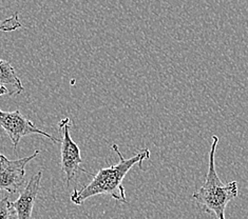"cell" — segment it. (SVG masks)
Returning <instances> with one entry per match:
<instances>
[{
	"label": "cell",
	"mask_w": 248,
	"mask_h": 219,
	"mask_svg": "<svg viewBox=\"0 0 248 219\" xmlns=\"http://www.w3.org/2000/svg\"><path fill=\"white\" fill-rule=\"evenodd\" d=\"M22 27L21 22L19 21L18 13H14L9 18L4 19L1 23H0V32H13L16 31L17 29H20Z\"/></svg>",
	"instance_id": "cell-9"
},
{
	"label": "cell",
	"mask_w": 248,
	"mask_h": 219,
	"mask_svg": "<svg viewBox=\"0 0 248 219\" xmlns=\"http://www.w3.org/2000/svg\"><path fill=\"white\" fill-rule=\"evenodd\" d=\"M5 94H9V90L5 87H0V96L5 95Z\"/></svg>",
	"instance_id": "cell-10"
},
{
	"label": "cell",
	"mask_w": 248,
	"mask_h": 219,
	"mask_svg": "<svg viewBox=\"0 0 248 219\" xmlns=\"http://www.w3.org/2000/svg\"><path fill=\"white\" fill-rule=\"evenodd\" d=\"M72 127V122L69 117L62 118L58 122V132H60L61 139V167L62 171L64 174V179H66L67 186H70L78 172H85V173H90L85 169L81 168V164L84 162L80 154V150L78 146L76 145L75 141L72 139L70 135V129Z\"/></svg>",
	"instance_id": "cell-3"
},
{
	"label": "cell",
	"mask_w": 248,
	"mask_h": 219,
	"mask_svg": "<svg viewBox=\"0 0 248 219\" xmlns=\"http://www.w3.org/2000/svg\"><path fill=\"white\" fill-rule=\"evenodd\" d=\"M0 128H2L5 133L8 134L11 143L13 145L14 151L17 150V146H18L22 137L32 134L45 136L54 144L61 143V140L55 138L54 136L38 129L33 121L23 116L19 110H16L14 112H5L0 110Z\"/></svg>",
	"instance_id": "cell-4"
},
{
	"label": "cell",
	"mask_w": 248,
	"mask_h": 219,
	"mask_svg": "<svg viewBox=\"0 0 248 219\" xmlns=\"http://www.w3.org/2000/svg\"><path fill=\"white\" fill-rule=\"evenodd\" d=\"M41 178L43 171L39 170L22 189L19 197L12 203L16 213V219H32L34 204L40 190Z\"/></svg>",
	"instance_id": "cell-6"
},
{
	"label": "cell",
	"mask_w": 248,
	"mask_h": 219,
	"mask_svg": "<svg viewBox=\"0 0 248 219\" xmlns=\"http://www.w3.org/2000/svg\"><path fill=\"white\" fill-rule=\"evenodd\" d=\"M39 153V150H36L32 155L16 161H9L0 154V191L8 194L21 192L26 182V165L36 158Z\"/></svg>",
	"instance_id": "cell-5"
},
{
	"label": "cell",
	"mask_w": 248,
	"mask_h": 219,
	"mask_svg": "<svg viewBox=\"0 0 248 219\" xmlns=\"http://www.w3.org/2000/svg\"><path fill=\"white\" fill-rule=\"evenodd\" d=\"M0 219H16V213L9 196L0 200Z\"/></svg>",
	"instance_id": "cell-8"
},
{
	"label": "cell",
	"mask_w": 248,
	"mask_h": 219,
	"mask_svg": "<svg viewBox=\"0 0 248 219\" xmlns=\"http://www.w3.org/2000/svg\"><path fill=\"white\" fill-rule=\"evenodd\" d=\"M218 144V137L212 135L209 151L208 171L205 181L200 190L194 192L192 198L197 201L200 209L217 219H226L225 211L230 201L238 197V182L224 183L218 177L216 169L215 155Z\"/></svg>",
	"instance_id": "cell-2"
},
{
	"label": "cell",
	"mask_w": 248,
	"mask_h": 219,
	"mask_svg": "<svg viewBox=\"0 0 248 219\" xmlns=\"http://www.w3.org/2000/svg\"><path fill=\"white\" fill-rule=\"evenodd\" d=\"M0 87H5L9 91V95H16L25 91L19 77L12 64L3 59H0Z\"/></svg>",
	"instance_id": "cell-7"
},
{
	"label": "cell",
	"mask_w": 248,
	"mask_h": 219,
	"mask_svg": "<svg viewBox=\"0 0 248 219\" xmlns=\"http://www.w3.org/2000/svg\"><path fill=\"white\" fill-rule=\"evenodd\" d=\"M112 149L119 156V162L114 165H110L108 168L100 169L95 175L90 173L93 177L91 182L79 190L74 189L72 194H71L70 199L74 204L81 205L87 199L102 194L109 195L120 203H128L126 190L123 186V180L135 164H139L140 169H143V161L150 158V151L149 149H143L131 158H125L115 144L112 145Z\"/></svg>",
	"instance_id": "cell-1"
}]
</instances>
